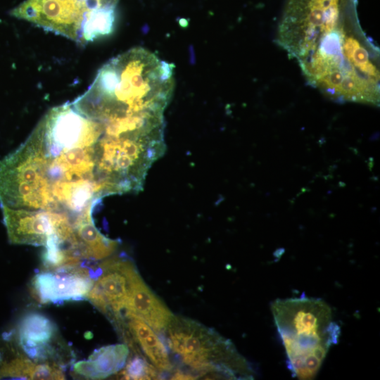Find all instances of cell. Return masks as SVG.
I'll return each instance as SVG.
<instances>
[{
  "mask_svg": "<svg viewBox=\"0 0 380 380\" xmlns=\"http://www.w3.org/2000/svg\"><path fill=\"white\" fill-rule=\"evenodd\" d=\"M97 139L75 118L43 117L24 143L0 160V200L11 208L72 220L89 217L106 196Z\"/></svg>",
  "mask_w": 380,
  "mask_h": 380,
  "instance_id": "1",
  "label": "cell"
},
{
  "mask_svg": "<svg viewBox=\"0 0 380 380\" xmlns=\"http://www.w3.org/2000/svg\"><path fill=\"white\" fill-rule=\"evenodd\" d=\"M357 0H291L276 41L307 82L338 103H379V49L360 26Z\"/></svg>",
  "mask_w": 380,
  "mask_h": 380,
  "instance_id": "2",
  "label": "cell"
},
{
  "mask_svg": "<svg viewBox=\"0 0 380 380\" xmlns=\"http://www.w3.org/2000/svg\"><path fill=\"white\" fill-rule=\"evenodd\" d=\"M270 309L285 350L287 368L298 379H314L341 334L331 307L321 298L303 293L277 298Z\"/></svg>",
  "mask_w": 380,
  "mask_h": 380,
  "instance_id": "3",
  "label": "cell"
},
{
  "mask_svg": "<svg viewBox=\"0 0 380 380\" xmlns=\"http://www.w3.org/2000/svg\"><path fill=\"white\" fill-rule=\"evenodd\" d=\"M168 351L184 366L211 379H253L254 371L234 343L213 329L173 316L163 332Z\"/></svg>",
  "mask_w": 380,
  "mask_h": 380,
  "instance_id": "4",
  "label": "cell"
},
{
  "mask_svg": "<svg viewBox=\"0 0 380 380\" xmlns=\"http://www.w3.org/2000/svg\"><path fill=\"white\" fill-rule=\"evenodd\" d=\"M120 0H25L11 15L86 45L114 30Z\"/></svg>",
  "mask_w": 380,
  "mask_h": 380,
  "instance_id": "5",
  "label": "cell"
},
{
  "mask_svg": "<svg viewBox=\"0 0 380 380\" xmlns=\"http://www.w3.org/2000/svg\"><path fill=\"white\" fill-rule=\"evenodd\" d=\"M93 286L86 295L103 313L120 314L129 298L132 284L139 275L135 265L122 257L106 260L97 268H89Z\"/></svg>",
  "mask_w": 380,
  "mask_h": 380,
  "instance_id": "6",
  "label": "cell"
},
{
  "mask_svg": "<svg viewBox=\"0 0 380 380\" xmlns=\"http://www.w3.org/2000/svg\"><path fill=\"white\" fill-rule=\"evenodd\" d=\"M8 240L13 244L45 246L53 236V229L44 214L23 209L1 207Z\"/></svg>",
  "mask_w": 380,
  "mask_h": 380,
  "instance_id": "7",
  "label": "cell"
},
{
  "mask_svg": "<svg viewBox=\"0 0 380 380\" xmlns=\"http://www.w3.org/2000/svg\"><path fill=\"white\" fill-rule=\"evenodd\" d=\"M125 310L139 316L157 333L163 332L174 316L140 275L132 284Z\"/></svg>",
  "mask_w": 380,
  "mask_h": 380,
  "instance_id": "8",
  "label": "cell"
},
{
  "mask_svg": "<svg viewBox=\"0 0 380 380\" xmlns=\"http://www.w3.org/2000/svg\"><path fill=\"white\" fill-rule=\"evenodd\" d=\"M127 326L135 342L146 358L160 372H170L173 368L165 343L143 319L126 310Z\"/></svg>",
  "mask_w": 380,
  "mask_h": 380,
  "instance_id": "9",
  "label": "cell"
},
{
  "mask_svg": "<svg viewBox=\"0 0 380 380\" xmlns=\"http://www.w3.org/2000/svg\"><path fill=\"white\" fill-rule=\"evenodd\" d=\"M128 355L129 349L125 344L103 346L96 349L87 360L75 363L73 370L87 379H105L123 369Z\"/></svg>",
  "mask_w": 380,
  "mask_h": 380,
  "instance_id": "10",
  "label": "cell"
},
{
  "mask_svg": "<svg viewBox=\"0 0 380 380\" xmlns=\"http://www.w3.org/2000/svg\"><path fill=\"white\" fill-rule=\"evenodd\" d=\"M55 332L54 323L38 312L26 315L19 326V338L27 339L38 345H48Z\"/></svg>",
  "mask_w": 380,
  "mask_h": 380,
  "instance_id": "11",
  "label": "cell"
},
{
  "mask_svg": "<svg viewBox=\"0 0 380 380\" xmlns=\"http://www.w3.org/2000/svg\"><path fill=\"white\" fill-rule=\"evenodd\" d=\"M120 372L121 377L127 379H150L159 376L157 369L142 356L135 355L125 364Z\"/></svg>",
  "mask_w": 380,
  "mask_h": 380,
  "instance_id": "12",
  "label": "cell"
},
{
  "mask_svg": "<svg viewBox=\"0 0 380 380\" xmlns=\"http://www.w3.org/2000/svg\"><path fill=\"white\" fill-rule=\"evenodd\" d=\"M35 364L24 357H18L9 362L0 364V377L31 379Z\"/></svg>",
  "mask_w": 380,
  "mask_h": 380,
  "instance_id": "13",
  "label": "cell"
},
{
  "mask_svg": "<svg viewBox=\"0 0 380 380\" xmlns=\"http://www.w3.org/2000/svg\"><path fill=\"white\" fill-rule=\"evenodd\" d=\"M65 376L58 366L41 363L35 365L31 379H64Z\"/></svg>",
  "mask_w": 380,
  "mask_h": 380,
  "instance_id": "14",
  "label": "cell"
}]
</instances>
